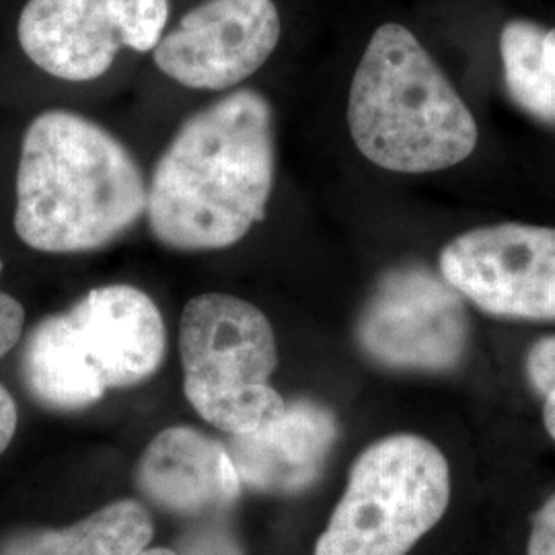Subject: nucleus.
I'll return each instance as SVG.
<instances>
[{"label":"nucleus","instance_id":"nucleus-1","mask_svg":"<svg viewBox=\"0 0 555 555\" xmlns=\"http://www.w3.org/2000/svg\"><path fill=\"white\" fill-rule=\"evenodd\" d=\"M274 116L254 89L199 109L160 155L149 188L153 235L179 251L224 249L266 217L274 188Z\"/></svg>","mask_w":555,"mask_h":555},{"label":"nucleus","instance_id":"nucleus-2","mask_svg":"<svg viewBox=\"0 0 555 555\" xmlns=\"http://www.w3.org/2000/svg\"><path fill=\"white\" fill-rule=\"evenodd\" d=\"M149 190L130 151L75 112H43L21 144L15 231L43 254H85L130 231Z\"/></svg>","mask_w":555,"mask_h":555},{"label":"nucleus","instance_id":"nucleus-3","mask_svg":"<svg viewBox=\"0 0 555 555\" xmlns=\"http://www.w3.org/2000/svg\"><path fill=\"white\" fill-rule=\"evenodd\" d=\"M348 126L358 151L397 173H430L467 159L476 119L416 36L378 27L358 64Z\"/></svg>","mask_w":555,"mask_h":555},{"label":"nucleus","instance_id":"nucleus-4","mask_svg":"<svg viewBox=\"0 0 555 555\" xmlns=\"http://www.w3.org/2000/svg\"><path fill=\"white\" fill-rule=\"evenodd\" d=\"M167 348L157 305L128 284L101 286L25 339L21 377L48 410L79 412L112 389L144 383Z\"/></svg>","mask_w":555,"mask_h":555},{"label":"nucleus","instance_id":"nucleus-5","mask_svg":"<svg viewBox=\"0 0 555 555\" xmlns=\"http://www.w3.org/2000/svg\"><path fill=\"white\" fill-rule=\"evenodd\" d=\"M183 391L208 424L229 437L280 416L286 401L270 385L278 364L270 321L231 295L192 298L179 323Z\"/></svg>","mask_w":555,"mask_h":555},{"label":"nucleus","instance_id":"nucleus-6","mask_svg":"<svg viewBox=\"0 0 555 555\" xmlns=\"http://www.w3.org/2000/svg\"><path fill=\"white\" fill-rule=\"evenodd\" d=\"M449 500V463L430 440L383 438L358 456L315 555H408Z\"/></svg>","mask_w":555,"mask_h":555},{"label":"nucleus","instance_id":"nucleus-7","mask_svg":"<svg viewBox=\"0 0 555 555\" xmlns=\"http://www.w3.org/2000/svg\"><path fill=\"white\" fill-rule=\"evenodd\" d=\"M167 21L169 0H29L17 36L43 73L87 82L103 77L121 48L153 52Z\"/></svg>","mask_w":555,"mask_h":555},{"label":"nucleus","instance_id":"nucleus-8","mask_svg":"<svg viewBox=\"0 0 555 555\" xmlns=\"http://www.w3.org/2000/svg\"><path fill=\"white\" fill-rule=\"evenodd\" d=\"M358 341L396 371L442 373L467 350L469 323L461 295L426 268L387 272L358 319Z\"/></svg>","mask_w":555,"mask_h":555},{"label":"nucleus","instance_id":"nucleus-9","mask_svg":"<svg viewBox=\"0 0 555 555\" xmlns=\"http://www.w3.org/2000/svg\"><path fill=\"white\" fill-rule=\"evenodd\" d=\"M442 278L498 318L555 321V229L494 224L451 241Z\"/></svg>","mask_w":555,"mask_h":555},{"label":"nucleus","instance_id":"nucleus-10","mask_svg":"<svg viewBox=\"0 0 555 555\" xmlns=\"http://www.w3.org/2000/svg\"><path fill=\"white\" fill-rule=\"evenodd\" d=\"M280 34L274 0H204L160 38L153 59L188 89L227 91L258 73Z\"/></svg>","mask_w":555,"mask_h":555},{"label":"nucleus","instance_id":"nucleus-11","mask_svg":"<svg viewBox=\"0 0 555 555\" xmlns=\"http://www.w3.org/2000/svg\"><path fill=\"white\" fill-rule=\"evenodd\" d=\"M325 405L297 399L280 416L224 444L243 486L266 494H298L318 481L337 440Z\"/></svg>","mask_w":555,"mask_h":555},{"label":"nucleus","instance_id":"nucleus-12","mask_svg":"<svg viewBox=\"0 0 555 555\" xmlns=\"http://www.w3.org/2000/svg\"><path fill=\"white\" fill-rule=\"evenodd\" d=\"M137 483L163 511L183 516L222 513L243 488L227 447L190 426L167 428L151 440Z\"/></svg>","mask_w":555,"mask_h":555},{"label":"nucleus","instance_id":"nucleus-13","mask_svg":"<svg viewBox=\"0 0 555 555\" xmlns=\"http://www.w3.org/2000/svg\"><path fill=\"white\" fill-rule=\"evenodd\" d=\"M153 539V520L134 500L103 506L64 529H17L0 537V555H139Z\"/></svg>","mask_w":555,"mask_h":555},{"label":"nucleus","instance_id":"nucleus-14","mask_svg":"<svg viewBox=\"0 0 555 555\" xmlns=\"http://www.w3.org/2000/svg\"><path fill=\"white\" fill-rule=\"evenodd\" d=\"M547 31L529 21L504 27L500 52L506 87L513 100L531 116L555 124V75L543 59Z\"/></svg>","mask_w":555,"mask_h":555},{"label":"nucleus","instance_id":"nucleus-15","mask_svg":"<svg viewBox=\"0 0 555 555\" xmlns=\"http://www.w3.org/2000/svg\"><path fill=\"white\" fill-rule=\"evenodd\" d=\"M178 555H245L237 537L222 525H202L179 539Z\"/></svg>","mask_w":555,"mask_h":555},{"label":"nucleus","instance_id":"nucleus-16","mask_svg":"<svg viewBox=\"0 0 555 555\" xmlns=\"http://www.w3.org/2000/svg\"><path fill=\"white\" fill-rule=\"evenodd\" d=\"M527 375L543 396L555 383V336L539 339L527 357Z\"/></svg>","mask_w":555,"mask_h":555},{"label":"nucleus","instance_id":"nucleus-17","mask_svg":"<svg viewBox=\"0 0 555 555\" xmlns=\"http://www.w3.org/2000/svg\"><path fill=\"white\" fill-rule=\"evenodd\" d=\"M0 274H2V259H0ZM25 311L17 298L0 291V358L9 354L21 336H23Z\"/></svg>","mask_w":555,"mask_h":555},{"label":"nucleus","instance_id":"nucleus-18","mask_svg":"<svg viewBox=\"0 0 555 555\" xmlns=\"http://www.w3.org/2000/svg\"><path fill=\"white\" fill-rule=\"evenodd\" d=\"M527 555H555V494L537 513Z\"/></svg>","mask_w":555,"mask_h":555},{"label":"nucleus","instance_id":"nucleus-19","mask_svg":"<svg viewBox=\"0 0 555 555\" xmlns=\"http://www.w3.org/2000/svg\"><path fill=\"white\" fill-rule=\"evenodd\" d=\"M17 430V405L11 393L0 385V455L9 449Z\"/></svg>","mask_w":555,"mask_h":555},{"label":"nucleus","instance_id":"nucleus-20","mask_svg":"<svg viewBox=\"0 0 555 555\" xmlns=\"http://www.w3.org/2000/svg\"><path fill=\"white\" fill-rule=\"evenodd\" d=\"M545 397V403H543V422H545V428L550 433V437L555 440V383L543 393Z\"/></svg>","mask_w":555,"mask_h":555},{"label":"nucleus","instance_id":"nucleus-21","mask_svg":"<svg viewBox=\"0 0 555 555\" xmlns=\"http://www.w3.org/2000/svg\"><path fill=\"white\" fill-rule=\"evenodd\" d=\"M543 59H545V64L550 66V70L555 75V29L554 31H547L545 46H543Z\"/></svg>","mask_w":555,"mask_h":555},{"label":"nucleus","instance_id":"nucleus-22","mask_svg":"<svg viewBox=\"0 0 555 555\" xmlns=\"http://www.w3.org/2000/svg\"><path fill=\"white\" fill-rule=\"evenodd\" d=\"M139 555H178L173 550H165V547H155V550H144Z\"/></svg>","mask_w":555,"mask_h":555}]
</instances>
